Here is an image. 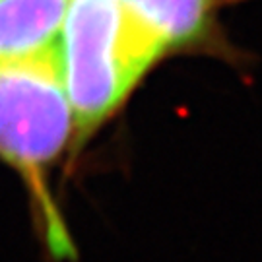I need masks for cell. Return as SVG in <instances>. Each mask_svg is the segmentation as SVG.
<instances>
[{
    "mask_svg": "<svg viewBox=\"0 0 262 262\" xmlns=\"http://www.w3.org/2000/svg\"><path fill=\"white\" fill-rule=\"evenodd\" d=\"M55 55L74 117L76 155L165 53L120 0H66Z\"/></svg>",
    "mask_w": 262,
    "mask_h": 262,
    "instance_id": "obj_1",
    "label": "cell"
},
{
    "mask_svg": "<svg viewBox=\"0 0 262 262\" xmlns=\"http://www.w3.org/2000/svg\"><path fill=\"white\" fill-rule=\"evenodd\" d=\"M72 140L74 117L55 47L0 62V161L43 183Z\"/></svg>",
    "mask_w": 262,
    "mask_h": 262,
    "instance_id": "obj_2",
    "label": "cell"
},
{
    "mask_svg": "<svg viewBox=\"0 0 262 262\" xmlns=\"http://www.w3.org/2000/svg\"><path fill=\"white\" fill-rule=\"evenodd\" d=\"M163 53L216 49V0H120Z\"/></svg>",
    "mask_w": 262,
    "mask_h": 262,
    "instance_id": "obj_3",
    "label": "cell"
},
{
    "mask_svg": "<svg viewBox=\"0 0 262 262\" xmlns=\"http://www.w3.org/2000/svg\"><path fill=\"white\" fill-rule=\"evenodd\" d=\"M66 0H0V62L55 47Z\"/></svg>",
    "mask_w": 262,
    "mask_h": 262,
    "instance_id": "obj_4",
    "label": "cell"
}]
</instances>
